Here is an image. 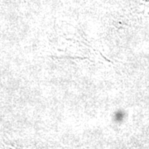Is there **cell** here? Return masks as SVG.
<instances>
[]
</instances>
